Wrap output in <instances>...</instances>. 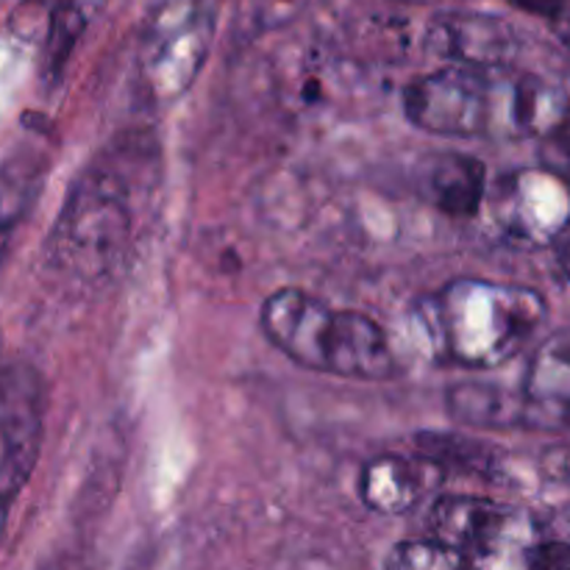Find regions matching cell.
I'll return each instance as SVG.
<instances>
[{
	"label": "cell",
	"mask_w": 570,
	"mask_h": 570,
	"mask_svg": "<svg viewBox=\"0 0 570 570\" xmlns=\"http://www.w3.org/2000/svg\"><path fill=\"white\" fill-rule=\"evenodd\" d=\"M549 139H557V142H560V148L566 150V159H568V165H570V117H568L566 126H562L560 131H557L554 137H549Z\"/></svg>",
	"instance_id": "ffe728a7"
},
{
	"label": "cell",
	"mask_w": 570,
	"mask_h": 570,
	"mask_svg": "<svg viewBox=\"0 0 570 570\" xmlns=\"http://www.w3.org/2000/svg\"><path fill=\"white\" fill-rule=\"evenodd\" d=\"M217 31L215 0H165L145 22L137 76L154 104L181 98L209 59Z\"/></svg>",
	"instance_id": "5b68a950"
},
{
	"label": "cell",
	"mask_w": 570,
	"mask_h": 570,
	"mask_svg": "<svg viewBox=\"0 0 570 570\" xmlns=\"http://www.w3.org/2000/svg\"><path fill=\"white\" fill-rule=\"evenodd\" d=\"M538 540L540 538L510 540V543H499L493 549L476 551V554H465L468 570H538L532 557Z\"/></svg>",
	"instance_id": "ac0fdd59"
},
{
	"label": "cell",
	"mask_w": 570,
	"mask_h": 570,
	"mask_svg": "<svg viewBox=\"0 0 570 570\" xmlns=\"http://www.w3.org/2000/svg\"><path fill=\"white\" fill-rule=\"evenodd\" d=\"M488 165L476 156L443 150L417 167V189L449 217H476L488 198Z\"/></svg>",
	"instance_id": "30bf717a"
},
{
	"label": "cell",
	"mask_w": 570,
	"mask_h": 570,
	"mask_svg": "<svg viewBox=\"0 0 570 570\" xmlns=\"http://www.w3.org/2000/svg\"><path fill=\"white\" fill-rule=\"evenodd\" d=\"M438 479H443V473L421 456L417 460L401 454L373 456L360 471V499L379 515H406L421 504L426 490Z\"/></svg>",
	"instance_id": "8fae6325"
},
{
	"label": "cell",
	"mask_w": 570,
	"mask_h": 570,
	"mask_svg": "<svg viewBox=\"0 0 570 570\" xmlns=\"http://www.w3.org/2000/svg\"><path fill=\"white\" fill-rule=\"evenodd\" d=\"M11 234H14V228H9V226H6V223H0V262H3L6 250H9Z\"/></svg>",
	"instance_id": "7402d4cb"
},
{
	"label": "cell",
	"mask_w": 570,
	"mask_h": 570,
	"mask_svg": "<svg viewBox=\"0 0 570 570\" xmlns=\"http://www.w3.org/2000/svg\"><path fill=\"white\" fill-rule=\"evenodd\" d=\"M560 33H562V39H566L568 48H570V20H568V22H562V26H560Z\"/></svg>",
	"instance_id": "d4e9b609"
},
{
	"label": "cell",
	"mask_w": 570,
	"mask_h": 570,
	"mask_svg": "<svg viewBox=\"0 0 570 570\" xmlns=\"http://www.w3.org/2000/svg\"><path fill=\"white\" fill-rule=\"evenodd\" d=\"M512 3L518 9L529 11V14L546 17V20L557 22V26L570 20V0H512Z\"/></svg>",
	"instance_id": "d6986e66"
},
{
	"label": "cell",
	"mask_w": 570,
	"mask_h": 570,
	"mask_svg": "<svg viewBox=\"0 0 570 570\" xmlns=\"http://www.w3.org/2000/svg\"><path fill=\"white\" fill-rule=\"evenodd\" d=\"M426 523L429 538L462 554H476L510 540L540 538L538 527L523 510L468 493L440 495L429 510Z\"/></svg>",
	"instance_id": "ba28073f"
},
{
	"label": "cell",
	"mask_w": 570,
	"mask_h": 570,
	"mask_svg": "<svg viewBox=\"0 0 570 570\" xmlns=\"http://www.w3.org/2000/svg\"><path fill=\"white\" fill-rule=\"evenodd\" d=\"M493 226L523 248H549L570 234V173L560 167H521L488 187Z\"/></svg>",
	"instance_id": "8992f818"
},
{
	"label": "cell",
	"mask_w": 570,
	"mask_h": 570,
	"mask_svg": "<svg viewBox=\"0 0 570 570\" xmlns=\"http://www.w3.org/2000/svg\"><path fill=\"white\" fill-rule=\"evenodd\" d=\"M156 150L148 145L109 150L92 161L67 193L48 245L45 262L67 276L98 282L126 262L134 243L139 200L150 195Z\"/></svg>",
	"instance_id": "7a4b0ae2"
},
{
	"label": "cell",
	"mask_w": 570,
	"mask_h": 570,
	"mask_svg": "<svg viewBox=\"0 0 570 570\" xmlns=\"http://www.w3.org/2000/svg\"><path fill=\"white\" fill-rule=\"evenodd\" d=\"M259 328L267 343L312 373L360 382H387L399 373L387 332L371 315L334 309L301 287H282L262 301Z\"/></svg>",
	"instance_id": "3957f363"
},
{
	"label": "cell",
	"mask_w": 570,
	"mask_h": 570,
	"mask_svg": "<svg viewBox=\"0 0 570 570\" xmlns=\"http://www.w3.org/2000/svg\"><path fill=\"white\" fill-rule=\"evenodd\" d=\"M445 410L454 421L479 429H534L546 412L523 393L490 382H456L445 390Z\"/></svg>",
	"instance_id": "7c38bea8"
},
{
	"label": "cell",
	"mask_w": 570,
	"mask_h": 570,
	"mask_svg": "<svg viewBox=\"0 0 570 570\" xmlns=\"http://www.w3.org/2000/svg\"><path fill=\"white\" fill-rule=\"evenodd\" d=\"M48 170V150L42 145L20 142L0 161V223L17 228L31 212Z\"/></svg>",
	"instance_id": "4fadbf2b"
},
{
	"label": "cell",
	"mask_w": 570,
	"mask_h": 570,
	"mask_svg": "<svg viewBox=\"0 0 570 570\" xmlns=\"http://www.w3.org/2000/svg\"><path fill=\"white\" fill-rule=\"evenodd\" d=\"M106 3L109 0H61L53 20H50L48 45H45V78L48 81H56L65 72V65L76 50L78 39L98 20Z\"/></svg>",
	"instance_id": "9a60e30c"
},
{
	"label": "cell",
	"mask_w": 570,
	"mask_h": 570,
	"mask_svg": "<svg viewBox=\"0 0 570 570\" xmlns=\"http://www.w3.org/2000/svg\"><path fill=\"white\" fill-rule=\"evenodd\" d=\"M523 395L549 415L554 410L560 415V410L570 406V326L534 351L523 382Z\"/></svg>",
	"instance_id": "5bb4252c"
},
{
	"label": "cell",
	"mask_w": 570,
	"mask_h": 570,
	"mask_svg": "<svg viewBox=\"0 0 570 570\" xmlns=\"http://www.w3.org/2000/svg\"><path fill=\"white\" fill-rule=\"evenodd\" d=\"M560 265H562V273H566V278L570 282V234L566 239H562V248H560Z\"/></svg>",
	"instance_id": "44dd1931"
},
{
	"label": "cell",
	"mask_w": 570,
	"mask_h": 570,
	"mask_svg": "<svg viewBox=\"0 0 570 570\" xmlns=\"http://www.w3.org/2000/svg\"><path fill=\"white\" fill-rule=\"evenodd\" d=\"M415 449L421 460L443 471H465L476 476H490L495 471V451L479 440L460 438L445 432H423L415 438Z\"/></svg>",
	"instance_id": "2e32d148"
},
{
	"label": "cell",
	"mask_w": 570,
	"mask_h": 570,
	"mask_svg": "<svg viewBox=\"0 0 570 570\" xmlns=\"http://www.w3.org/2000/svg\"><path fill=\"white\" fill-rule=\"evenodd\" d=\"M434 348L465 371H493L515 360L549 317L543 295L521 284L454 278L421 309Z\"/></svg>",
	"instance_id": "277c9868"
},
{
	"label": "cell",
	"mask_w": 570,
	"mask_h": 570,
	"mask_svg": "<svg viewBox=\"0 0 570 570\" xmlns=\"http://www.w3.org/2000/svg\"><path fill=\"white\" fill-rule=\"evenodd\" d=\"M384 570H468V557L434 538L404 540L390 551Z\"/></svg>",
	"instance_id": "e0dca14e"
},
{
	"label": "cell",
	"mask_w": 570,
	"mask_h": 570,
	"mask_svg": "<svg viewBox=\"0 0 570 570\" xmlns=\"http://www.w3.org/2000/svg\"><path fill=\"white\" fill-rule=\"evenodd\" d=\"M406 120L438 137H554L570 117L557 81L512 67L443 65L412 78L401 95Z\"/></svg>",
	"instance_id": "6da1fadb"
},
{
	"label": "cell",
	"mask_w": 570,
	"mask_h": 570,
	"mask_svg": "<svg viewBox=\"0 0 570 570\" xmlns=\"http://www.w3.org/2000/svg\"><path fill=\"white\" fill-rule=\"evenodd\" d=\"M557 421H562V426L570 429V406H566V410H560V415H557Z\"/></svg>",
	"instance_id": "cb8c5ba5"
},
{
	"label": "cell",
	"mask_w": 570,
	"mask_h": 570,
	"mask_svg": "<svg viewBox=\"0 0 570 570\" xmlns=\"http://www.w3.org/2000/svg\"><path fill=\"white\" fill-rule=\"evenodd\" d=\"M426 50L449 65L512 67L518 50L515 28L493 14L443 11L426 28Z\"/></svg>",
	"instance_id": "9c48e42d"
},
{
	"label": "cell",
	"mask_w": 570,
	"mask_h": 570,
	"mask_svg": "<svg viewBox=\"0 0 570 570\" xmlns=\"http://www.w3.org/2000/svg\"><path fill=\"white\" fill-rule=\"evenodd\" d=\"M45 387L31 365L0 367V501L14 504L42 451Z\"/></svg>",
	"instance_id": "52a82bcc"
},
{
	"label": "cell",
	"mask_w": 570,
	"mask_h": 570,
	"mask_svg": "<svg viewBox=\"0 0 570 570\" xmlns=\"http://www.w3.org/2000/svg\"><path fill=\"white\" fill-rule=\"evenodd\" d=\"M9 510H11V507H6L3 501H0V532H3V527H6V518H9Z\"/></svg>",
	"instance_id": "603a6c76"
}]
</instances>
